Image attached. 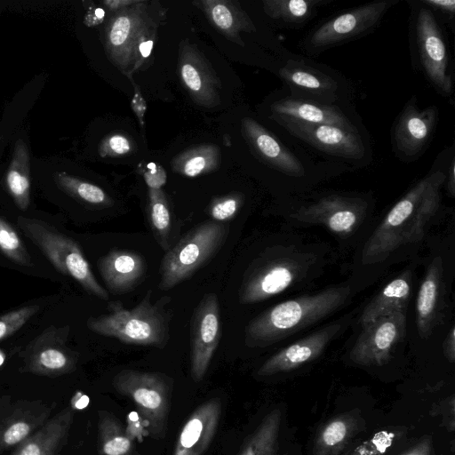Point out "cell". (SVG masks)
<instances>
[{
  "mask_svg": "<svg viewBox=\"0 0 455 455\" xmlns=\"http://www.w3.org/2000/svg\"><path fill=\"white\" fill-rule=\"evenodd\" d=\"M6 360L7 353L4 349L0 348V367L4 365Z\"/></svg>",
  "mask_w": 455,
  "mask_h": 455,
  "instance_id": "cell-49",
  "label": "cell"
},
{
  "mask_svg": "<svg viewBox=\"0 0 455 455\" xmlns=\"http://www.w3.org/2000/svg\"><path fill=\"white\" fill-rule=\"evenodd\" d=\"M243 202V196L238 194L215 198L208 208V214L212 220L226 223L235 217Z\"/></svg>",
  "mask_w": 455,
  "mask_h": 455,
  "instance_id": "cell-38",
  "label": "cell"
},
{
  "mask_svg": "<svg viewBox=\"0 0 455 455\" xmlns=\"http://www.w3.org/2000/svg\"><path fill=\"white\" fill-rule=\"evenodd\" d=\"M68 333V326H51L31 340L20 352L23 371L46 377L73 372L78 355L67 346Z\"/></svg>",
  "mask_w": 455,
  "mask_h": 455,
  "instance_id": "cell-9",
  "label": "cell"
},
{
  "mask_svg": "<svg viewBox=\"0 0 455 455\" xmlns=\"http://www.w3.org/2000/svg\"><path fill=\"white\" fill-rule=\"evenodd\" d=\"M401 455H432L431 437H423L419 443Z\"/></svg>",
  "mask_w": 455,
  "mask_h": 455,
  "instance_id": "cell-44",
  "label": "cell"
},
{
  "mask_svg": "<svg viewBox=\"0 0 455 455\" xmlns=\"http://www.w3.org/2000/svg\"><path fill=\"white\" fill-rule=\"evenodd\" d=\"M366 204L361 198L331 195L302 206L291 218L302 224H319L339 235L355 231L363 220Z\"/></svg>",
  "mask_w": 455,
  "mask_h": 455,
  "instance_id": "cell-12",
  "label": "cell"
},
{
  "mask_svg": "<svg viewBox=\"0 0 455 455\" xmlns=\"http://www.w3.org/2000/svg\"><path fill=\"white\" fill-rule=\"evenodd\" d=\"M443 353L450 362L455 359V335L454 327L452 326L443 342Z\"/></svg>",
  "mask_w": 455,
  "mask_h": 455,
  "instance_id": "cell-45",
  "label": "cell"
},
{
  "mask_svg": "<svg viewBox=\"0 0 455 455\" xmlns=\"http://www.w3.org/2000/svg\"><path fill=\"white\" fill-rule=\"evenodd\" d=\"M363 427L362 419L354 413H344L329 419L316 434L315 455H339Z\"/></svg>",
  "mask_w": 455,
  "mask_h": 455,
  "instance_id": "cell-27",
  "label": "cell"
},
{
  "mask_svg": "<svg viewBox=\"0 0 455 455\" xmlns=\"http://www.w3.org/2000/svg\"><path fill=\"white\" fill-rule=\"evenodd\" d=\"M18 226L62 275L74 278L89 293L108 300V293L96 280L79 244L44 221L19 217Z\"/></svg>",
  "mask_w": 455,
  "mask_h": 455,
  "instance_id": "cell-7",
  "label": "cell"
},
{
  "mask_svg": "<svg viewBox=\"0 0 455 455\" xmlns=\"http://www.w3.org/2000/svg\"><path fill=\"white\" fill-rule=\"evenodd\" d=\"M350 287L338 284L283 301L251 319L244 330L250 347H265L316 323L344 306Z\"/></svg>",
  "mask_w": 455,
  "mask_h": 455,
  "instance_id": "cell-2",
  "label": "cell"
},
{
  "mask_svg": "<svg viewBox=\"0 0 455 455\" xmlns=\"http://www.w3.org/2000/svg\"><path fill=\"white\" fill-rule=\"evenodd\" d=\"M416 37L423 68L432 84L443 94L452 91L448 73V52L436 20L429 8H420L416 22Z\"/></svg>",
  "mask_w": 455,
  "mask_h": 455,
  "instance_id": "cell-14",
  "label": "cell"
},
{
  "mask_svg": "<svg viewBox=\"0 0 455 455\" xmlns=\"http://www.w3.org/2000/svg\"><path fill=\"white\" fill-rule=\"evenodd\" d=\"M139 1H137V0H106V1H103L102 3L108 9L118 11V10H121V9L125 8L127 6H131L132 4H135Z\"/></svg>",
  "mask_w": 455,
  "mask_h": 455,
  "instance_id": "cell-47",
  "label": "cell"
},
{
  "mask_svg": "<svg viewBox=\"0 0 455 455\" xmlns=\"http://www.w3.org/2000/svg\"><path fill=\"white\" fill-rule=\"evenodd\" d=\"M55 403L20 402L0 423V452L15 449L50 418Z\"/></svg>",
  "mask_w": 455,
  "mask_h": 455,
  "instance_id": "cell-20",
  "label": "cell"
},
{
  "mask_svg": "<svg viewBox=\"0 0 455 455\" xmlns=\"http://www.w3.org/2000/svg\"><path fill=\"white\" fill-rule=\"evenodd\" d=\"M152 290L132 308H125L120 301H109L107 314L91 316L87 327L99 335L112 337L135 346L164 347L169 340L170 314L165 306L170 297L151 301Z\"/></svg>",
  "mask_w": 455,
  "mask_h": 455,
  "instance_id": "cell-3",
  "label": "cell"
},
{
  "mask_svg": "<svg viewBox=\"0 0 455 455\" xmlns=\"http://www.w3.org/2000/svg\"><path fill=\"white\" fill-rule=\"evenodd\" d=\"M0 251L12 261L20 266H33L31 257L19 234L2 216H0Z\"/></svg>",
  "mask_w": 455,
  "mask_h": 455,
  "instance_id": "cell-37",
  "label": "cell"
},
{
  "mask_svg": "<svg viewBox=\"0 0 455 455\" xmlns=\"http://www.w3.org/2000/svg\"><path fill=\"white\" fill-rule=\"evenodd\" d=\"M291 134L332 156L358 160L365 152L363 140L354 128L275 119Z\"/></svg>",
  "mask_w": 455,
  "mask_h": 455,
  "instance_id": "cell-13",
  "label": "cell"
},
{
  "mask_svg": "<svg viewBox=\"0 0 455 455\" xmlns=\"http://www.w3.org/2000/svg\"><path fill=\"white\" fill-rule=\"evenodd\" d=\"M345 321L326 325L307 337L283 347L267 359L257 374L266 377L293 371L317 358L327 345L341 331Z\"/></svg>",
  "mask_w": 455,
  "mask_h": 455,
  "instance_id": "cell-16",
  "label": "cell"
},
{
  "mask_svg": "<svg viewBox=\"0 0 455 455\" xmlns=\"http://www.w3.org/2000/svg\"><path fill=\"white\" fill-rule=\"evenodd\" d=\"M220 414L219 399L202 403L183 425L172 455H204L217 431Z\"/></svg>",
  "mask_w": 455,
  "mask_h": 455,
  "instance_id": "cell-18",
  "label": "cell"
},
{
  "mask_svg": "<svg viewBox=\"0 0 455 455\" xmlns=\"http://www.w3.org/2000/svg\"><path fill=\"white\" fill-rule=\"evenodd\" d=\"M56 180L60 187L75 198L96 206L108 207L113 204L112 199L100 187L68 175L58 173Z\"/></svg>",
  "mask_w": 455,
  "mask_h": 455,
  "instance_id": "cell-36",
  "label": "cell"
},
{
  "mask_svg": "<svg viewBox=\"0 0 455 455\" xmlns=\"http://www.w3.org/2000/svg\"><path fill=\"white\" fill-rule=\"evenodd\" d=\"M74 414L71 406L64 408L15 448L11 455H58L67 443Z\"/></svg>",
  "mask_w": 455,
  "mask_h": 455,
  "instance_id": "cell-24",
  "label": "cell"
},
{
  "mask_svg": "<svg viewBox=\"0 0 455 455\" xmlns=\"http://www.w3.org/2000/svg\"><path fill=\"white\" fill-rule=\"evenodd\" d=\"M313 253L285 247L266 251L244 272L238 291L241 304L258 303L292 287L313 268Z\"/></svg>",
  "mask_w": 455,
  "mask_h": 455,
  "instance_id": "cell-4",
  "label": "cell"
},
{
  "mask_svg": "<svg viewBox=\"0 0 455 455\" xmlns=\"http://www.w3.org/2000/svg\"><path fill=\"white\" fill-rule=\"evenodd\" d=\"M227 223L206 220L167 250L159 267L158 288L169 291L191 278L218 253L228 235Z\"/></svg>",
  "mask_w": 455,
  "mask_h": 455,
  "instance_id": "cell-6",
  "label": "cell"
},
{
  "mask_svg": "<svg viewBox=\"0 0 455 455\" xmlns=\"http://www.w3.org/2000/svg\"><path fill=\"white\" fill-rule=\"evenodd\" d=\"M423 3L435 11L453 18L455 12L454 0H424Z\"/></svg>",
  "mask_w": 455,
  "mask_h": 455,
  "instance_id": "cell-42",
  "label": "cell"
},
{
  "mask_svg": "<svg viewBox=\"0 0 455 455\" xmlns=\"http://www.w3.org/2000/svg\"><path fill=\"white\" fill-rule=\"evenodd\" d=\"M220 302L216 293L203 296L190 321V372L194 381L204 377L220 339Z\"/></svg>",
  "mask_w": 455,
  "mask_h": 455,
  "instance_id": "cell-10",
  "label": "cell"
},
{
  "mask_svg": "<svg viewBox=\"0 0 455 455\" xmlns=\"http://www.w3.org/2000/svg\"><path fill=\"white\" fill-rule=\"evenodd\" d=\"M242 125L250 145L267 164L289 176L304 175L301 162L263 126L249 117L243 119Z\"/></svg>",
  "mask_w": 455,
  "mask_h": 455,
  "instance_id": "cell-23",
  "label": "cell"
},
{
  "mask_svg": "<svg viewBox=\"0 0 455 455\" xmlns=\"http://www.w3.org/2000/svg\"><path fill=\"white\" fill-rule=\"evenodd\" d=\"M105 16V12L101 8H96L90 11L84 19V23L88 26H94L100 23Z\"/></svg>",
  "mask_w": 455,
  "mask_h": 455,
  "instance_id": "cell-46",
  "label": "cell"
},
{
  "mask_svg": "<svg viewBox=\"0 0 455 455\" xmlns=\"http://www.w3.org/2000/svg\"><path fill=\"white\" fill-rule=\"evenodd\" d=\"M285 455H288V454H285Z\"/></svg>",
  "mask_w": 455,
  "mask_h": 455,
  "instance_id": "cell-50",
  "label": "cell"
},
{
  "mask_svg": "<svg viewBox=\"0 0 455 455\" xmlns=\"http://www.w3.org/2000/svg\"><path fill=\"white\" fill-rule=\"evenodd\" d=\"M113 386L134 403L150 435L164 438L171 404V378L160 372L123 370L114 377Z\"/></svg>",
  "mask_w": 455,
  "mask_h": 455,
  "instance_id": "cell-8",
  "label": "cell"
},
{
  "mask_svg": "<svg viewBox=\"0 0 455 455\" xmlns=\"http://www.w3.org/2000/svg\"><path fill=\"white\" fill-rule=\"evenodd\" d=\"M148 219L158 245L166 251L171 247L173 228L172 215L164 191L148 189Z\"/></svg>",
  "mask_w": 455,
  "mask_h": 455,
  "instance_id": "cell-33",
  "label": "cell"
},
{
  "mask_svg": "<svg viewBox=\"0 0 455 455\" xmlns=\"http://www.w3.org/2000/svg\"><path fill=\"white\" fill-rule=\"evenodd\" d=\"M179 68L181 81L196 103L209 107L219 102V79L190 44L180 51Z\"/></svg>",
  "mask_w": 455,
  "mask_h": 455,
  "instance_id": "cell-21",
  "label": "cell"
},
{
  "mask_svg": "<svg viewBox=\"0 0 455 455\" xmlns=\"http://www.w3.org/2000/svg\"><path fill=\"white\" fill-rule=\"evenodd\" d=\"M8 193L16 205L25 211L30 201L29 156L22 141H18L4 179Z\"/></svg>",
  "mask_w": 455,
  "mask_h": 455,
  "instance_id": "cell-30",
  "label": "cell"
},
{
  "mask_svg": "<svg viewBox=\"0 0 455 455\" xmlns=\"http://www.w3.org/2000/svg\"><path fill=\"white\" fill-rule=\"evenodd\" d=\"M411 290V271L406 270L392 279L364 307L360 319L362 328L392 313H406Z\"/></svg>",
  "mask_w": 455,
  "mask_h": 455,
  "instance_id": "cell-26",
  "label": "cell"
},
{
  "mask_svg": "<svg viewBox=\"0 0 455 455\" xmlns=\"http://www.w3.org/2000/svg\"><path fill=\"white\" fill-rule=\"evenodd\" d=\"M435 107L419 109L411 100L401 113L394 129V141L406 157L417 156L426 147L436 123Z\"/></svg>",
  "mask_w": 455,
  "mask_h": 455,
  "instance_id": "cell-19",
  "label": "cell"
},
{
  "mask_svg": "<svg viewBox=\"0 0 455 455\" xmlns=\"http://www.w3.org/2000/svg\"><path fill=\"white\" fill-rule=\"evenodd\" d=\"M406 334V313L395 312L382 316L362 328L351 351L350 359L356 364L383 365L394 348Z\"/></svg>",
  "mask_w": 455,
  "mask_h": 455,
  "instance_id": "cell-11",
  "label": "cell"
},
{
  "mask_svg": "<svg viewBox=\"0 0 455 455\" xmlns=\"http://www.w3.org/2000/svg\"><path fill=\"white\" fill-rule=\"evenodd\" d=\"M98 441L99 455H132V437L119 419L106 411H99Z\"/></svg>",
  "mask_w": 455,
  "mask_h": 455,
  "instance_id": "cell-31",
  "label": "cell"
},
{
  "mask_svg": "<svg viewBox=\"0 0 455 455\" xmlns=\"http://www.w3.org/2000/svg\"><path fill=\"white\" fill-rule=\"evenodd\" d=\"M144 178L149 188L159 189L166 181V174L161 166L155 163L148 165V171L144 173Z\"/></svg>",
  "mask_w": 455,
  "mask_h": 455,
  "instance_id": "cell-41",
  "label": "cell"
},
{
  "mask_svg": "<svg viewBox=\"0 0 455 455\" xmlns=\"http://www.w3.org/2000/svg\"><path fill=\"white\" fill-rule=\"evenodd\" d=\"M37 305L25 306L0 316V341L20 329L38 312Z\"/></svg>",
  "mask_w": 455,
  "mask_h": 455,
  "instance_id": "cell-39",
  "label": "cell"
},
{
  "mask_svg": "<svg viewBox=\"0 0 455 455\" xmlns=\"http://www.w3.org/2000/svg\"><path fill=\"white\" fill-rule=\"evenodd\" d=\"M319 0H267L263 9L267 16L288 24L306 22L321 4Z\"/></svg>",
  "mask_w": 455,
  "mask_h": 455,
  "instance_id": "cell-34",
  "label": "cell"
},
{
  "mask_svg": "<svg viewBox=\"0 0 455 455\" xmlns=\"http://www.w3.org/2000/svg\"><path fill=\"white\" fill-rule=\"evenodd\" d=\"M391 2H372L341 13L315 29L309 38L314 48H323L355 37L373 28Z\"/></svg>",
  "mask_w": 455,
  "mask_h": 455,
  "instance_id": "cell-15",
  "label": "cell"
},
{
  "mask_svg": "<svg viewBox=\"0 0 455 455\" xmlns=\"http://www.w3.org/2000/svg\"><path fill=\"white\" fill-rule=\"evenodd\" d=\"M134 87H135V93L132 100L131 105H132V110L134 111V113L136 114V116L139 119L140 125L143 126V121H144L143 117H144V114L147 110V104H146V100H144V98L142 97V95L140 93V88H138V86L136 84H134Z\"/></svg>",
  "mask_w": 455,
  "mask_h": 455,
  "instance_id": "cell-43",
  "label": "cell"
},
{
  "mask_svg": "<svg viewBox=\"0 0 455 455\" xmlns=\"http://www.w3.org/2000/svg\"><path fill=\"white\" fill-rule=\"evenodd\" d=\"M148 2L116 11L106 28L105 45L109 60L128 75L138 69L150 56L157 20Z\"/></svg>",
  "mask_w": 455,
  "mask_h": 455,
  "instance_id": "cell-5",
  "label": "cell"
},
{
  "mask_svg": "<svg viewBox=\"0 0 455 455\" xmlns=\"http://www.w3.org/2000/svg\"><path fill=\"white\" fill-rule=\"evenodd\" d=\"M219 159L218 148L204 146L181 155L176 160L173 169L185 176L196 177L214 170L219 164Z\"/></svg>",
  "mask_w": 455,
  "mask_h": 455,
  "instance_id": "cell-35",
  "label": "cell"
},
{
  "mask_svg": "<svg viewBox=\"0 0 455 455\" xmlns=\"http://www.w3.org/2000/svg\"><path fill=\"white\" fill-rule=\"evenodd\" d=\"M443 267L436 257L427 267L416 300V320L421 338H428L440 322L443 302Z\"/></svg>",
  "mask_w": 455,
  "mask_h": 455,
  "instance_id": "cell-22",
  "label": "cell"
},
{
  "mask_svg": "<svg viewBox=\"0 0 455 455\" xmlns=\"http://www.w3.org/2000/svg\"><path fill=\"white\" fill-rule=\"evenodd\" d=\"M445 174L437 171L416 183L378 225L363 250V264L386 260L398 249L420 242L441 202Z\"/></svg>",
  "mask_w": 455,
  "mask_h": 455,
  "instance_id": "cell-1",
  "label": "cell"
},
{
  "mask_svg": "<svg viewBox=\"0 0 455 455\" xmlns=\"http://www.w3.org/2000/svg\"><path fill=\"white\" fill-rule=\"evenodd\" d=\"M282 412H268L249 436L238 455H275L281 427Z\"/></svg>",
  "mask_w": 455,
  "mask_h": 455,
  "instance_id": "cell-32",
  "label": "cell"
},
{
  "mask_svg": "<svg viewBox=\"0 0 455 455\" xmlns=\"http://www.w3.org/2000/svg\"><path fill=\"white\" fill-rule=\"evenodd\" d=\"M447 180V188L451 196H454L455 192V163L454 158L451 159V165L448 169V175H445V180Z\"/></svg>",
  "mask_w": 455,
  "mask_h": 455,
  "instance_id": "cell-48",
  "label": "cell"
},
{
  "mask_svg": "<svg viewBox=\"0 0 455 455\" xmlns=\"http://www.w3.org/2000/svg\"><path fill=\"white\" fill-rule=\"evenodd\" d=\"M279 74L292 90L313 99L333 96L337 89L333 79L294 60H289Z\"/></svg>",
  "mask_w": 455,
  "mask_h": 455,
  "instance_id": "cell-29",
  "label": "cell"
},
{
  "mask_svg": "<svg viewBox=\"0 0 455 455\" xmlns=\"http://www.w3.org/2000/svg\"><path fill=\"white\" fill-rule=\"evenodd\" d=\"M98 269L108 288L114 294H124L141 283L147 274L144 257L131 250L114 249L100 257Z\"/></svg>",
  "mask_w": 455,
  "mask_h": 455,
  "instance_id": "cell-17",
  "label": "cell"
},
{
  "mask_svg": "<svg viewBox=\"0 0 455 455\" xmlns=\"http://www.w3.org/2000/svg\"><path fill=\"white\" fill-rule=\"evenodd\" d=\"M212 24L228 39L243 45L240 32L255 31L248 15L235 3L226 0H208L200 3Z\"/></svg>",
  "mask_w": 455,
  "mask_h": 455,
  "instance_id": "cell-28",
  "label": "cell"
},
{
  "mask_svg": "<svg viewBox=\"0 0 455 455\" xmlns=\"http://www.w3.org/2000/svg\"><path fill=\"white\" fill-rule=\"evenodd\" d=\"M131 150L128 139L121 134H115L104 140L100 146V155H124Z\"/></svg>",
  "mask_w": 455,
  "mask_h": 455,
  "instance_id": "cell-40",
  "label": "cell"
},
{
  "mask_svg": "<svg viewBox=\"0 0 455 455\" xmlns=\"http://www.w3.org/2000/svg\"><path fill=\"white\" fill-rule=\"evenodd\" d=\"M271 111L275 119L353 128L350 121L336 107L302 98L279 100L271 105Z\"/></svg>",
  "mask_w": 455,
  "mask_h": 455,
  "instance_id": "cell-25",
  "label": "cell"
}]
</instances>
